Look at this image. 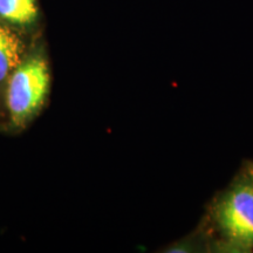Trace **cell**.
Here are the masks:
<instances>
[{"label": "cell", "mask_w": 253, "mask_h": 253, "mask_svg": "<svg viewBox=\"0 0 253 253\" xmlns=\"http://www.w3.org/2000/svg\"><path fill=\"white\" fill-rule=\"evenodd\" d=\"M48 88V66L41 56H32L14 69L8 84L7 106L15 126H24L41 108Z\"/></svg>", "instance_id": "2"}, {"label": "cell", "mask_w": 253, "mask_h": 253, "mask_svg": "<svg viewBox=\"0 0 253 253\" xmlns=\"http://www.w3.org/2000/svg\"><path fill=\"white\" fill-rule=\"evenodd\" d=\"M212 220L221 238V248L232 252L253 249V183L248 173L218 196L213 203Z\"/></svg>", "instance_id": "1"}, {"label": "cell", "mask_w": 253, "mask_h": 253, "mask_svg": "<svg viewBox=\"0 0 253 253\" xmlns=\"http://www.w3.org/2000/svg\"><path fill=\"white\" fill-rule=\"evenodd\" d=\"M246 173H248V176L250 177V179H251L252 183H253V163L248 164V169H246Z\"/></svg>", "instance_id": "5"}, {"label": "cell", "mask_w": 253, "mask_h": 253, "mask_svg": "<svg viewBox=\"0 0 253 253\" xmlns=\"http://www.w3.org/2000/svg\"><path fill=\"white\" fill-rule=\"evenodd\" d=\"M23 43L7 27L0 25V81L21 63Z\"/></svg>", "instance_id": "3"}, {"label": "cell", "mask_w": 253, "mask_h": 253, "mask_svg": "<svg viewBox=\"0 0 253 253\" xmlns=\"http://www.w3.org/2000/svg\"><path fill=\"white\" fill-rule=\"evenodd\" d=\"M0 17L19 25L33 23L38 17L36 0H0Z\"/></svg>", "instance_id": "4"}]
</instances>
